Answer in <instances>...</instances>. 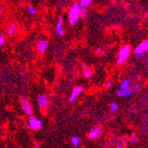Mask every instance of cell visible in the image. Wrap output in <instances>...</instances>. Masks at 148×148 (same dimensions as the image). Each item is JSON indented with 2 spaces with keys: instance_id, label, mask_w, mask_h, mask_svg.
Instances as JSON below:
<instances>
[{
  "instance_id": "6da1fadb",
  "label": "cell",
  "mask_w": 148,
  "mask_h": 148,
  "mask_svg": "<svg viewBox=\"0 0 148 148\" xmlns=\"http://www.w3.org/2000/svg\"><path fill=\"white\" fill-rule=\"evenodd\" d=\"M81 8L78 4H73L69 10V21L71 25H75L81 17Z\"/></svg>"
},
{
  "instance_id": "7a4b0ae2",
  "label": "cell",
  "mask_w": 148,
  "mask_h": 148,
  "mask_svg": "<svg viewBox=\"0 0 148 148\" xmlns=\"http://www.w3.org/2000/svg\"><path fill=\"white\" fill-rule=\"evenodd\" d=\"M130 51H131V48L129 45H125L120 48L119 52H118V57H117L118 65H121L126 61V60L128 59L130 53Z\"/></svg>"
},
{
  "instance_id": "3957f363",
  "label": "cell",
  "mask_w": 148,
  "mask_h": 148,
  "mask_svg": "<svg viewBox=\"0 0 148 148\" xmlns=\"http://www.w3.org/2000/svg\"><path fill=\"white\" fill-rule=\"evenodd\" d=\"M141 87V84H137L133 87H130L129 90H118L116 91V96L118 97H122V98H128L132 96L134 93H135L137 90H138Z\"/></svg>"
},
{
  "instance_id": "277c9868",
  "label": "cell",
  "mask_w": 148,
  "mask_h": 148,
  "mask_svg": "<svg viewBox=\"0 0 148 148\" xmlns=\"http://www.w3.org/2000/svg\"><path fill=\"white\" fill-rule=\"evenodd\" d=\"M28 127L33 130H39L42 128V121L36 116H30L28 120Z\"/></svg>"
},
{
  "instance_id": "5b68a950",
  "label": "cell",
  "mask_w": 148,
  "mask_h": 148,
  "mask_svg": "<svg viewBox=\"0 0 148 148\" xmlns=\"http://www.w3.org/2000/svg\"><path fill=\"white\" fill-rule=\"evenodd\" d=\"M102 133H103V130L99 126H94L89 130V132L87 134V137L90 140H94V139H97L99 137H101Z\"/></svg>"
},
{
  "instance_id": "8992f818",
  "label": "cell",
  "mask_w": 148,
  "mask_h": 148,
  "mask_svg": "<svg viewBox=\"0 0 148 148\" xmlns=\"http://www.w3.org/2000/svg\"><path fill=\"white\" fill-rule=\"evenodd\" d=\"M148 50V41L147 40H144L141 43H139L137 47L134 50V53L138 57H141L144 55V53H145Z\"/></svg>"
},
{
  "instance_id": "52a82bcc",
  "label": "cell",
  "mask_w": 148,
  "mask_h": 148,
  "mask_svg": "<svg viewBox=\"0 0 148 148\" xmlns=\"http://www.w3.org/2000/svg\"><path fill=\"white\" fill-rule=\"evenodd\" d=\"M21 109L23 110V112L25 114L31 115V114L33 113L31 104L26 98H21Z\"/></svg>"
},
{
  "instance_id": "ba28073f",
  "label": "cell",
  "mask_w": 148,
  "mask_h": 148,
  "mask_svg": "<svg viewBox=\"0 0 148 148\" xmlns=\"http://www.w3.org/2000/svg\"><path fill=\"white\" fill-rule=\"evenodd\" d=\"M36 51L39 53H45L48 48V41L46 39H40L36 44Z\"/></svg>"
},
{
  "instance_id": "9c48e42d",
  "label": "cell",
  "mask_w": 148,
  "mask_h": 148,
  "mask_svg": "<svg viewBox=\"0 0 148 148\" xmlns=\"http://www.w3.org/2000/svg\"><path fill=\"white\" fill-rule=\"evenodd\" d=\"M37 104L41 109H45L48 106V98L45 94H39L37 96Z\"/></svg>"
},
{
  "instance_id": "30bf717a",
  "label": "cell",
  "mask_w": 148,
  "mask_h": 148,
  "mask_svg": "<svg viewBox=\"0 0 148 148\" xmlns=\"http://www.w3.org/2000/svg\"><path fill=\"white\" fill-rule=\"evenodd\" d=\"M83 90H84L83 87H81V86H75V87L73 89V90H72V92H71V94H70L69 99V101L70 103L74 102V101L77 99V97L80 95V94L83 92Z\"/></svg>"
},
{
  "instance_id": "8fae6325",
  "label": "cell",
  "mask_w": 148,
  "mask_h": 148,
  "mask_svg": "<svg viewBox=\"0 0 148 148\" xmlns=\"http://www.w3.org/2000/svg\"><path fill=\"white\" fill-rule=\"evenodd\" d=\"M56 33L59 36H64V29H63V19L61 16H60L57 20L56 23Z\"/></svg>"
},
{
  "instance_id": "7c38bea8",
  "label": "cell",
  "mask_w": 148,
  "mask_h": 148,
  "mask_svg": "<svg viewBox=\"0 0 148 148\" xmlns=\"http://www.w3.org/2000/svg\"><path fill=\"white\" fill-rule=\"evenodd\" d=\"M130 88V81L128 79H124L121 82L120 84V89L119 90H129Z\"/></svg>"
},
{
  "instance_id": "4fadbf2b",
  "label": "cell",
  "mask_w": 148,
  "mask_h": 148,
  "mask_svg": "<svg viewBox=\"0 0 148 148\" xmlns=\"http://www.w3.org/2000/svg\"><path fill=\"white\" fill-rule=\"evenodd\" d=\"M16 30H17V24L15 22H13L9 26V28H8V30H7L8 35L10 36H13L15 34V32H16Z\"/></svg>"
},
{
  "instance_id": "5bb4252c",
  "label": "cell",
  "mask_w": 148,
  "mask_h": 148,
  "mask_svg": "<svg viewBox=\"0 0 148 148\" xmlns=\"http://www.w3.org/2000/svg\"><path fill=\"white\" fill-rule=\"evenodd\" d=\"M93 2V0H79V6L83 9H86L91 3Z\"/></svg>"
},
{
  "instance_id": "9a60e30c",
  "label": "cell",
  "mask_w": 148,
  "mask_h": 148,
  "mask_svg": "<svg viewBox=\"0 0 148 148\" xmlns=\"http://www.w3.org/2000/svg\"><path fill=\"white\" fill-rule=\"evenodd\" d=\"M82 66H83V72H84V75L85 76V77H90V76H91V74H92V72H91V70L88 68L87 66H85L84 64H83L82 65Z\"/></svg>"
},
{
  "instance_id": "2e32d148",
  "label": "cell",
  "mask_w": 148,
  "mask_h": 148,
  "mask_svg": "<svg viewBox=\"0 0 148 148\" xmlns=\"http://www.w3.org/2000/svg\"><path fill=\"white\" fill-rule=\"evenodd\" d=\"M80 138L79 137H77V136H74V137H72L71 138V139H70V143H71V145H73V146H75V147H77L78 145H79V144H80Z\"/></svg>"
},
{
  "instance_id": "e0dca14e",
  "label": "cell",
  "mask_w": 148,
  "mask_h": 148,
  "mask_svg": "<svg viewBox=\"0 0 148 148\" xmlns=\"http://www.w3.org/2000/svg\"><path fill=\"white\" fill-rule=\"evenodd\" d=\"M27 11H28L29 14H30V15H35L36 12V10L35 6L32 5H29L28 6H27Z\"/></svg>"
},
{
  "instance_id": "ac0fdd59",
  "label": "cell",
  "mask_w": 148,
  "mask_h": 148,
  "mask_svg": "<svg viewBox=\"0 0 148 148\" xmlns=\"http://www.w3.org/2000/svg\"><path fill=\"white\" fill-rule=\"evenodd\" d=\"M138 137L136 135H131L130 137V138H129V141L131 144H136L138 142Z\"/></svg>"
},
{
  "instance_id": "d6986e66",
  "label": "cell",
  "mask_w": 148,
  "mask_h": 148,
  "mask_svg": "<svg viewBox=\"0 0 148 148\" xmlns=\"http://www.w3.org/2000/svg\"><path fill=\"white\" fill-rule=\"evenodd\" d=\"M110 109L112 112H116L118 110V105L116 102H112L110 105Z\"/></svg>"
},
{
  "instance_id": "ffe728a7",
  "label": "cell",
  "mask_w": 148,
  "mask_h": 148,
  "mask_svg": "<svg viewBox=\"0 0 148 148\" xmlns=\"http://www.w3.org/2000/svg\"><path fill=\"white\" fill-rule=\"evenodd\" d=\"M5 41H6V38L5 36V35L0 34V47L5 44Z\"/></svg>"
},
{
  "instance_id": "44dd1931",
  "label": "cell",
  "mask_w": 148,
  "mask_h": 148,
  "mask_svg": "<svg viewBox=\"0 0 148 148\" xmlns=\"http://www.w3.org/2000/svg\"><path fill=\"white\" fill-rule=\"evenodd\" d=\"M96 53L98 55H102L103 53H104V51H103V49H101V48H98L97 50H96Z\"/></svg>"
},
{
  "instance_id": "7402d4cb",
  "label": "cell",
  "mask_w": 148,
  "mask_h": 148,
  "mask_svg": "<svg viewBox=\"0 0 148 148\" xmlns=\"http://www.w3.org/2000/svg\"><path fill=\"white\" fill-rule=\"evenodd\" d=\"M86 13H87L86 9H83L82 8V10H81V16H82V17H85L86 16Z\"/></svg>"
},
{
  "instance_id": "603a6c76",
  "label": "cell",
  "mask_w": 148,
  "mask_h": 148,
  "mask_svg": "<svg viewBox=\"0 0 148 148\" xmlns=\"http://www.w3.org/2000/svg\"><path fill=\"white\" fill-rule=\"evenodd\" d=\"M105 85H106V87L110 88V87H112V82H110V81H107V82H106Z\"/></svg>"
},
{
  "instance_id": "cb8c5ba5",
  "label": "cell",
  "mask_w": 148,
  "mask_h": 148,
  "mask_svg": "<svg viewBox=\"0 0 148 148\" xmlns=\"http://www.w3.org/2000/svg\"><path fill=\"white\" fill-rule=\"evenodd\" d=\"M114 148H123V145H115Z\"/></svg>"
},
{
  "instance_id": "d4e9b609",
  "label": "cell",
  "mask_w": 148,
  "mask_h": 148,
  "mask_svg": "<svg viewBox=\"0 0 148 148\" xmlns=\"http://www.w3.org/2000/svg\"><path fill=\"white\" fill-rule=\"evenodd\" d=\"M34 148H40V145H39L38 144H36V145H34Z\"/></svg>"
},
{
  "instance_id": "484cf974",
  "label": "cell",
  "mask_w": 148,
  "mask_h": 148,
  "mask_svg": "<svg viewBox=\"0 0 148 148\" xmlns=\"http://www.w3.org/2000/svg\"><path fill=\"white\" fill-rule=\"evenodd\" d=\"M2 12H3V8H2L1 6H0V14H1Z\"/></svg>"
},
{
  "instance_id": "4316f807",
  "label": "cell",
  "mask_w": 148,
  "mask_h": 148,
  "mask_svg": "<svg viewBox=\"0 0 148 148\" xmlns=\"http://www.w3.org/2000/svg\"><path fill=\"white\" fill-rule=\"evenodd\" d=\"M104 148H108V147H104Z\"/></svg>"
}]
</instances>
